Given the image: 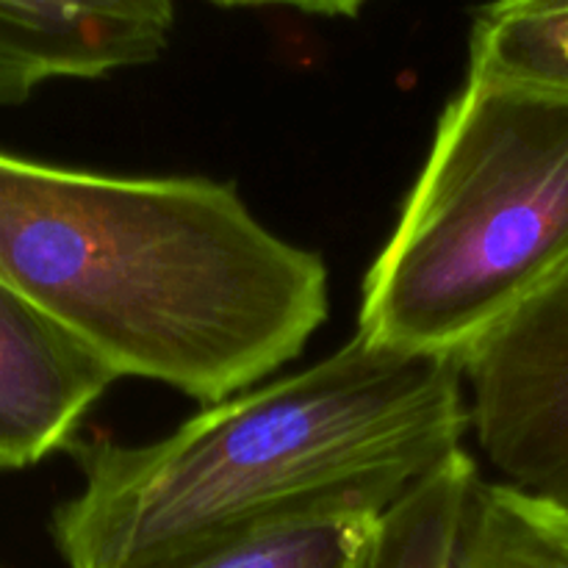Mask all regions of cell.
<instances>
[{
	"mask_svg": "<svg viewBox=\"0 0 568 568\" xmlns=\"http://www.w3.org/2000/svg\"><path fill=\"white\" fill-rule=\"evenodd\" d=\"M0 281L116 377L216 405L292 364L331 272L203 175H105L0 150Z\"/></svg>",
	"mask_w": 568,
	"mask_h": 568,
	"instance_id": "obj_1",
	"label": "cell"
},
{
	"mask_svg": "<svg viewBox=\"0 0 568 568\" xmlns=\"http://www.w3.org/2000/svg\"><path fill=\"white\" fill-rule=\"evenodd\" d=\"M469 433L460 358L355 333L155 442L72 444L81 488L53 541L67 568H164L322 510L383 514Z\"/></svg>",
	"mask_w": 568,
	"mask_h": 568,
	"instance_id": "obj_2",
	"label": "cell"
},
{
	"mask_svg": "<svg viewBox=\"0 0 568 568\" xmlns=\"http://www.w3.org/2000/svg\"><path fill=\"white\" fill-rule=\"evenodd\" d=\"M568 258V94L466 75L392 236L358 336L460 355Z\"/></svg>",
	"mask_w": 568,
	"mask_h": 568,
	"instance_id": "obj_3",
	"label": "cell"
},
{
	"mask_svg": "<svg viewBox=\"0 0 568 568\" xmlns=\"http://www.w3.org/2000/svg\"><path fill=\"white\" fill-rule=\"evenodd\" d=\"M471 436L510 486L568 503V258L464 355Z\"/></svg>",
	"mask_w": 568,
	"mask_h": 568,
	"instance_id": "obj_4",
	"label": "cell"
},
{
	"mask_svg": "<svg viewBox=\"0 0 568 568\" xmlns=\"http://www.w3.org/2000/svg\"><path fill=\"white\" fill-rule=\"evenodd\" d=\"M178 0H0V105L53 81L153 64L170 48Z\"/></svg>",
	"mask_w": 568,
	"mask_h": 568,
	"instance_id": "obj_5",
	"label": "cell"
},
{
	"mask_svg": "<svg viewBox=\"0 0 568 568\" xmlns=\"http://www.w3.org/2000/svg\"><path fill=\"white\" fill-rule=\"evenodd\" d=\"M114 381L87 344L0 281V471L70 449Z\"/></svg>",
	"mask_w": 568,
	"mask_h": 568,
	"instance_id": "obj_6",
	"label": "cell"
},
{
	"mask_svg": "<svg viewBox=\"0 0 568 568\" xmlns=\"http://www.w3.org/2000/svg\"><path fill=\"white\" fill-rule=\"evenodd\" d=\"M453 568H568V503L477 480Z\"/></svg>",
	"mask_w": 568,
	"mask_h": 568,
	"instance_id": "obj_7",
	"label": "cell"
},
{
	"mask_svg": "<svg viewBox=\"0 0 568 568\" xmlns=\"http://www.w3.org/2000/svg\"><path fill=\"white\" fill-rule=\"evenodd\" d=\"M477 480L475 458L464 449L414 483L377 516L364 568H453Z\"/></svg>",
	"mask_w": 568,
	"mask_h": 568,
	"instance_id": "obj_8",
	"label": "cell"
},
{
	"mask_svg": "<svg viewBox=\"0 0 568 568\" xmlns=\"http://www.w3.org/2000/svg\"><path fill=\"white\" fill-rule=\"evenodd\" d=\"M568 94V0H494L475 17L469 72Z\"/></svg>",
	"mask_w": 568,
	"mask_h": 568,
	"instance_id": "obj_9",
	"label": "cell"
},
{
	"mask_svg": "<svg viewBox=\"0 0 568 568\" xmlns=\"http://www.w3.org/2000/svg\"><path fill=\"white\" fill-rule=\"evenodd\" d=\"M377 510L300 516L164 568H364Z\"/></svg>",
	"mask_w": 568,
	"mask_h": 568,
	"instance_id": "obj_10",
	"label": "cell"
},
{
	"mask_svg": "<svg viewBox=\"0 0 568 568\" xmlns=\"http://www.w3.org/2000/svg\"><path fill=\"white\" fill-rule=\"evenodd\" d=\"M227 9H292L314 17H358L372 0H209Z\"/></svg>",
	"mask_w": 568,
	"mask_h": 568,
	"instance_id": "obj_11",
	"label": "cell"
}]
</instances>
